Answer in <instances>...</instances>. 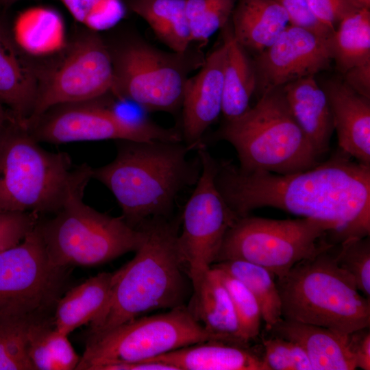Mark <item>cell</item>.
Listing matches in <instances>:
<instances>
[{
  "label": "cell",
  "mask_w": 370,
  "mask_h": 370,
  "mask_svg": "<svg viewBox=\"0 0 370 370\" xmlns=\"http://www.w3.org/2000/svg\"><path fill=\"white\" fill-rule=\"evenodd\" d=\"M197 150L201 173L184 206L177 237L180 254L193 289L215 262L226 232L239 217L217 187L219 162L204 144Z\"/></svg>",
  "instance_id": "obj_12"
},
{
  "label": "cell",
  "mask_w": 370,
  "mask_h": 370,
  "mask_svg": "<svg viewBox=\"0 0 370 370\" xmlns=\"http://www.w3.org/2000/svg\"><path fill=\"white\" fill-rule=\"evenodd\" d=\"M213 268L218 271L230 295L243 338L248 342L256 339L260 334L262 321L260 306L256 298L238 280L223 270Z\"/></svg>",
  "instance_id": "obj_33"
},
{
  "label": "cell",
  "mask_w": 370,
  "mask_h": 370,
  "mask_svg": "<svg viewBox=\"0 0 370 370\" xmlns=\"http://www.w3.org/2000/svg\"><path fill=\"white\" fill-rule=\"evenodd\" d=\"M186 0H130L131 10L143 18L171 51L184 53L192 43Z\"/></svg>",
  "instance_id": "obj_27"
},
{
  "label": "cell",
  "mask_w": 370,
  "mask_h": 370,
  "mask_svg": "<svg viewBox=\"0 0 370 370\" xmlns=\"http://www.w3.org/2000/svg\"><path fill=\"white\" fill-rule=\"evenodd\" d=\"M97 100L53 107L27 130L38 142L51 144L103 140L182 142L180 130L127 119Z\"/></svg>",
  "instance_id": "obj_13"
},
{
  "label": "cell",
  "mask_w": 370,
  "mask_h": 370,
  "mask_svg": "<svg viewBox=\"0 0 370 370\" xmlns=\"http://www.w3.org/2000/svg\"><path fill=\"white\" fill-rule=\"evenodd\" d=\"M334 222L301 217L272 219L239 217L223 238L216 262L241 260L262 266L280 278L299 262L339 243Z\"/></svg>",
  "instance_id": "obj_8"
},
{
  "label": "cell",
  "mask_w": 370,
  "mask_h": 370,
  "mask_svg": "<svg viewBox=\"0 0 370 370\" xmlns=\"http://www.w3.org/2000/svg\"><path fill=\"white\" fill-rule=\"evenodd\" d=\"M333 60L331 38L289 24L258 53L254 67L262 93L328 69Z\"/></svg>",
  "instance_id": "obj_15"
},
{
  "label": "cell",
  "mask_w": 370,
  "mask_h": 370,
  "mask_svg": "<svg viewBox=\"0 0 370 370\" xmlns=\"http://www.w3.org/2000/svg\"><path fill=\"white\" fill-rule=\"evenodd\" d=\"M27 353L34 370H75L81 357L73 347L68 335L55 328L53 317L31 325Z\"/></svg>",
  "instance_id": "obj_28"
},
{
  "label": "cell",
  "mask_w": 370,
  "mask_h": 370,
  "mask_svg": "<svg viewBox=\"0 0 370 370\" xmlns=\"http://www.w3.org/2000/svg\"><path fill=\"white\" fill-rule=\"evenodd\" d=\"M144 361L175 370H269L260 352L249 344L209 340L181 347Z\"/></svg>",
  "instance_id": "obj_19"
},
{
  "label": "cell",
  "mask_w": 370,
  "mask_h": 370,
  "mask_svg": "<svg viewBox=\"0 0 370 370\" xmlns=\"http://www.w3.org/2000/svg\"><path fill=\"white\" fill-rule=\"evenodd\" d=\"M231 18L234 39L257 55L290 24L287 14L274 0H237Z\"/></svg>",
  "instance_id": "obj_23"
},
{
  "label": "cell",
  "mask_w": 370,
  "mask_h": 370,
  "mask_svg": "<svg viewBox=\"0 0 370 370\" xmlns=\"http://www.w3.org/2000/svg\"><path fill=\"white\" fill-rule=\"evenodd\" d=\"M73 17L97 32L116 25L125 14L120 0H60Z\"/></svg>",
  "instance_id": "obj_35"
},
{
  "label": "cell",
  "mask_w": 370,
  "mask_h": 370,
  "mask_svg": "<svg viewBox=\"0 0 370 370\" xmlns=\"http://www.w3.org/2000/svg\"><path fill=\"white\" fill-rule=\"evenodd\" d=\"M42 319L0 317V370H34L27 353V334L33 323Z\"/></svg>",
  "instance_id": "obj_32"
},
{
  "label": "cell",
  "mask_w": 370,
  "mask_h": 370,
  "mask_svg": "<svg viewBox=\"0 0 370 370\" xmlns=\"http://www.w3.org/2000/svg\"><path fill=\"white\" fill-rule=\"evenodd\" d=\"M78 170L67 153L45 149L27 129L9 121L0 139V214L55 213Z\"/></svg>",
  "instance_id": "obj_7"
},
{
  "label": "cell",
  "mask_w": 370,
  "mask_h": 370,
  "mask_svg": "<svg viewBox=\"0 0 370 370\" xmlns=\"http://www.w3.org/2000/svg\"><path fill=\"white\" fill-rule=\"evenodd\" d=\"M211 267L223 270L241 282L259 303L266 331L282 318V301L275 275L264 267L241 260L214 263Z\"/></svg>",
  "instance_id": "obj_30"
},
{
  "label": "cell",
  "mask_w": 370,
  "mask_h": 370,
  "mask_svg": "<svg viewBox=\"0 0 370 370\" xmlns=\"http://www.w3.org/2000/svg\"><path fill=\"white\" fill-rule=\"evenodd\" d=\"M111 52V91L149 112L173 113L182 108L189 74L204 62L202 53L190 47L184 53L159 49L133 39Z\"/></svg>",
  "instance_id": "obj_9"
},
{
  "label": "cell",
  "mask_w": 370,
  "mask_h": 370,
  "mask_svg": "<svg viewBox=\"0 0 370 370\" xmlns=\"http://www.w3.org/2000/svg\"><path fill=\"white\" fill-rule=\"evenodd\" d=\"M10 121H12V119L9 112L1 103H0V127L4 125Z\"/></svg>",
  "instance_id": "obj_43"
},
{
  "label": "cell",
  "mask_w": 370,
  "mask_h": 370,
  "mask_svg": "<svg viewBox=\"0 0 370 370\" xmlns=\"http://www.w3.org/2000/svg\"><path fill=\"white\" fill-rule=\"evenodd\" d=\"M331 48L343 74L370 61V8H360L341 21L332 36Z\"/></svg>",
  "instance_id": "obj_29"
},
{
  "label": "cell",
  "mask_w": 370,
  "mask_h": 370,
  "mask_svg": "<svg viewBox=\"0 0 370 370\" xmlns=\"http://www.w3.org/2000/svg\"><path fill=\"white\" fill-rule=\"evenodd\" d=\"M69 269L51 263L36 224L22 241L0 253V317H53Z\"/></svg>",
  "instance_id": "obj_11"
},
{
  "label": "cell",
  "mask_w": 370,
  "mask_h": 370,
  "mask_svg": "<svg viewBox=\"0 0 370 370\" xmlns=\"http://www.w3.org/2000/svg\"><path fill=\"white\" fill-rule=\"evenodd\" d=\"M281 87L295 121L323 158L329 150L334 130L324 89L318 85L314 76L301 78Z\"/></svg>",
  "instance_id": "obj_22"
},
{
  "label": "cell",
  "mask_w": 370,
  "mask_h": 370,
  "mask_svg": "<svg viewBox=\"0 0 370 370\" xmlns=\"http://www.w3.org/2000/svg\"><path fill=\"white\" fill-rule=\"evenodd\" d=\"M323 88L331 109L338 149L370 165V99L338 79L330 80Z\"/></svg>",
  "instance_id": "obj_17"
},
{
  "label": "cell",
  "mask_w": 370,
  "mask_h": 370,
  "mask_svg": "<svg viewBox=\"0 0 370 370\" xmlns=\"http://www.w3.org/2000/svg\"><path fill=\"white\" fill-rule=\"evenodd\" d=\"M314 16L334 31L341 21L362 8L352 0H306Z\"/></svg>",
  "instance_id": "obj_38"
},
{
  "label": "cell",
  "mask_w": 370,
  "mask_h": 370,
  "mask_svg": "<svg viewBox=\"0 0 370 370\" xmlns=\"http://www.w3.org/2000/svg\"><path fill=\"white\" fill-rule=\"evenodd\" d=\"M19 0H0V3L5 6L10 5Z\"/></svg>",
  "instance_id": "obj_45"
},
{
  "label": "cell",
  "mask_w": 370,
  "mask_h": 370,
  "mask_svg": "<svg viewBox=\"0 0 370 370\" xmlns=\"http://www.w3.org/2000/svg\"><path fill=\"white\" fill-rule=\"evenodd\" d=\"M39 217L29 212L0 214V235L21 227H34Z\"/></svg>",
  "instance_id": "obj_41"
},
{
  "label": "cell",
  "mask_w": 370,
  "mask_h": 370,
  "mask_svg": "<svg viewBox=\"0 0 370 370\" xmlns=\"http://www.w3.org/2000/svg\"><path fill=\"white\" fill-rule=\"evenodd\" d=\"M180 222L179 218L157 217L139 227L145 231V241L131 260L112 273L108 299L89 323L88 336L150 311L186 305L193 286L178 248Z\"/></svg>",
  "instance_id": "obj_2"
},
{
  "label": "cell",
  "mask_w": 370,
  "mask_h": 370,
  "mask_svg": "<svg viewBox=\"0 0 370 370\" xmlns=\"http://www.w3.org/2000/svg\"><path fill=\"white\" fill-rule=\"evenodd\" d=\"M112 84L108 47L95 32L80 36L63 59L39 77L35 106L25 128L53 107L99 99L111 91Z\"/></svg>",
  "instance_id": "obj_14"
},
{
  "label": "cell",
  "mask_w": 370,
  "mask_h": 370,
  "mask_svg": "<svg viewBox=\"0 0 370 370\" xmlns=\"http://www.w3.org/2000/svg\"><path fill=\"white\" fill-rule=\"evenodd\" d=\"M215 137L235 149L245 172L285 175L312 168L322 157L295 121L282 87L268 90L241 116L225 121Z\"/></svg>",
  "instance_id": "obj_5"
},
{
  "label": "cell",
  "mask_w": 370,
  "mask_h": 370,
  "mask_svg": "<svg viewBox=\"0 0 370 370\" xmlns=\"http://www.w3.org/2000/svg\"><path fill=\"white\" fill-rule=\"evenodd\" d=\"M11 34L0 23V103L25 128L36 101L39 77Z\"/></svg>",
  "instance_id": "obj_18"
},
{
  "label": "cell",
  "mask_w": 370,
  "mask_h": 370,
  "mask_svg": "<svg viewBox=\"0 0 370 370\" xmlns=\"http://www.w3.org/2000/svg\"><path fill=\"white\" fill-rule=\"evenodd\" d=\"M12 36L21 49L32 56L53 54L66 46L62 17L53 9L43 6L20 12L14 21Z\"/></svg>",
  "instance_id": "obj_26"
},
{
  "label": "cell",
  "mask_w": 370,
  "mask_h": 370,
  "mask_svg": "<svg viewBox=\"0 0 370 370\" xmlns=\"http://www.w3.org/2000/svg\"><path fill=\"white\" fill-rule=\"evenodd\" d=\"M334 253L338 267L353 277L358 291L370 299L369 236L336 245Z\"/></svg>",
  "instance_id": "obj_34"
},
{
  "label": "cell",
  "mask_w": 370,
  "mask_h": 370,
  "mask_svg": "<svg viewBox=\"0 0 370 370\" xmlns=\"http://www.w3.org/2000/svg\"><path fill=\"white\" fill-rule=\"evenodd\" d=\"M349 348L357 368L370 369V330L365 327L349 334Z\"/></svg>",
  "instance_id": "obj_39"
},
{
  "label": "cell",
  "mask_w": 370,
  "mask_h": 370,
  "mask_svg": "<svg viewBox=\"0 0 370 370\" xmlns=\"http://www.w3.org/2000/svg\"><path fill=\"white\" fill-rule=\"evenodd\" d=\"M214 340L186 305L126 321L101 334L88 336L75 370H107L142 362L193 344Z\"/></svg>",
  "instance_id": "obj_10"
},
{
  "label": "cell",
  "mask_w": 370,
  "mask_h": 370,
  "mask_svg": "<svg viewBox=\"0 0 370 370\" xmlns=\"http://www.w3.org/2000/svg\"><path fill=\"white\" fill-rule=\"evenodd\" d=\"M267 332L299 344L306 352L312 370L357 369L349 348V334L284 318Z\"/></svg>",
  "instance_id": "obj_20"
},
{
  "label": "cell",
  "mask_w": 370,
  "mask_h": 370,
  "mask_svg": "<svg viewBox=\"0 0 370 370\" xmlns=\"http://www.w3.org/2000/svg\"><path fill=\"white\" fill-rule=\"evenodd\" d=\"M215 183L238 217L271 207L336 223L340 243L370 234V165L340 149L312 168L285 175L245 172L223 161Z\"/></svg>",
  "instance_id": "obj_1"
},
{
  "label": "cell",
  "mask_w": 370,
  "mask_h": 370,
  "mask_svg": "<svg viewBox=\"0 0 370 370\" xmlns=\"http://www.w3.org/2000/svg\"><path fill=\"white\" fill-rule=\"evenodd\" d=\"M335 245L299 262L276 283L282 318L348 334L370 327V299L337 264Z\"/></svg>",
  "instance_id": "obj_6"
},
{
  "label": "cell",
  "mask_w": 370,
  "mask_h": 370,
  "mask_svg": "<svg viewBox=\"0 0 370 370\" xmlns=\"http://www.w3.org/2000/svg\"><path fill=\"white\" fill-rule=\"evenodd\" d=\"M266 332L261 341L269 370H312L306 352L299 344Z\"/></svg>",
  "instance_id": "obj_36"
},
{
  "label": "cell",
  "mask_w": 370,
  "mask_h": 370,
  "mask_svg": "<svg viewBox=\"0 0 370 370\" xmlns=\"http://www.w3.org/2000/svg\"><path fill=\"white\" fill-rule=\"evenodd\" d=\"M227 39L206 58L196 75L188 77L184 92L182 141L193 150L202 144L207 129L221 114Z\"/></svg>",
  "instance_id": "obj_16"
},
{
  "label": "cell",
  "mask_w": 370,
  "mask_h": 370,
  "mask_svg": "<svg viewBox=\"0 0 370 370\" xmlns=\"http://www.w3.org/2000/svg\"><path fill=\"white\" fill-rule=\"evenodd\" d=\"M92 169L86 163L79 165L61 208L51 217L37 221L49 260L56 267L102 264L136 251L145 241L143 227L134 228L121 216H110L84 203Z\"/></svg>",
  "instance_id": "obj_4"
},
{
  "label": "cell",
  "mask_w": 370,
  "mask_h": 370,
  "mask_svg": "<svg viewBox=\"0 0 370 370\" xmlns=\"http://www.w3.org/2000/svg\"><path fill=\"white\" fill-rule=\"evenodd\" d=\"M195 319L214 340L249 344L243 336L230 295L218 271L210 267L193 289L186 305Z\"/></svg>",
  "instance_id": "obj_21"
},
{
  "label": "cell",
  "mask_w": 370,
  "mask_h": 370,
  "mask_svg": "<svg viewBox=\"0 0 370 370\" xmlns=\"http://www.w3.org/2000/svg\"><path fill=\"white\" fill-rule=\"evenodd\" d=\"M274 1L286 12L290 24L309 29L325 38H332L334 31L319 21L306 0Z\"/></svg>",
  "instance_id": "obj_37"
},
{
  "label": "cell",
  "mask_w": 370,
  "mask_h": 370,
  "mask_svg": "<svg viewBox=\"0 0 370 370\" xmlns=\"http://www.w3.org/2000/svg\"><path fill=\"white\" fill-rule=\"evenodd\" d=\"M237 0H186L192 42L201 46L229 22Z\"/></svg>",
  "instance_id": "obj_31"
},
{
  "label": "cell",
  "mask_w": 370,
  "mask_h": 370,
  "mask_svg": "<svg viewBox=\"0 0 370 370\" xmlns=\"http://www.w3.org/2000/svg\"><path fill=\"white\" fill-rule=\"evenodd\" d=\"M107 370H175L173 367L154 361H142L110 366Z\"/></svg>",
  "instance_id": "obj_42"
},
{
  "label": "cell",
  "mask_w": 370,
  "mask_h": 370,
  "mask_svg": "<svg viewBox=\"0 0 370 370\" xmlns=\"http://www.w3.org/2000/svg\"><path fill=\"white\" fill-rule=\"evenodd\" d=\"M227 51L223 74L221 114L225 121L234 119L247 112L257 87L254 62L247 51L234 39L231 25L223 27Z\"/></svg>",
  "instance_id": "obj_25"
},
{
  "label": "cell",
  "mask_w": 370,
  "mask_h": 370,
  "mask_svg": "<svg viewBox=\"0 0 370 370\" xmlns=\"http://www.w3.org/2000/svg\"><path fill=\"white\" fill-rule=\"evenodd\" d=\"M356 4L362 8H370V0H352Z\"/></svg>",
  "instance_id": "obj_44"
},
{
  "label": "cell",
  "mask_w": 370,
  "mask_h": 370,
  "mask_svg": "<svg viewBox=\"0 0 370 370\" xmlns=\"http://www.w3.org/2000/svg\"><path fill=\"white\" fill-rule=\"evenodd\" d=\"M182 142L119 140L108 164L92 168V178L114 195L121 217L138 228L147 220L170 217L180 193L195 185L201 165Z\"/></svg>",
  "instance_id": "obj_3"
},
{
  "label": "cell",
  "mask_w": 370,
  "mask_h": 370,
  "mask_svg": "<svg viewBox=\"0 0 370 370\" xmlns=\"http://www.w3.org/2000/svg\"><path fill=\"white\" fill-rule=\"evenodd\" d=\"M112 279V273L102 272L68 289L56 304L55 328L69 335L92 321L108 299Z\"/></svg>",
  "instance_id": "obj_24"
},
{
  "label": "cell",
  "mask_w": 370,
  "mask_h": 370,
  "mask_svg": "<svg viewBox=\"0 0 370 370\" xmlns=\"http://www.w3.org/2000/svg\"><path fill=\"white\" fill-rule=\"evenodd\" d=\"M7 123H6V124H7ZM6 124H5L4 125L0 127V139H1V135H2V133H3V129H4V127H5V126Z\"/></svg>",
  "instance_id": "obj_46"
},
{
  "label": "cell",
  "mask_w": 370,
  "mask_h": 370,
  "mask_svg": "<svg viewBox=\"0 0 370 370\" xmlns=\"http://www.w3.org/2000/svg\"><path fill=\"white\" fill-rule=\"evenodd\" d=\"M343 75L347 86L370 99V61L349 69Z\"/></svg>",
  "instance_id": "obj_40"
}]
</instances>
